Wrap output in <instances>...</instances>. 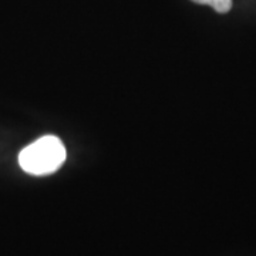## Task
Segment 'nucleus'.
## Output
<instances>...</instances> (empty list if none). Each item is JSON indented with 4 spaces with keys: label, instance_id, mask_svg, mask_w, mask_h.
Here are the masks:
<instances>
[{
    "label": "nucleus",
    "instance_id": "f257e3e1",
    "mask_svg": "<svg viewBox=\"0 0 256 256\" xmlns=\"http://www.w3.org/2000/svg\"><path fill=\"white\" fill-rule=\"evenodd\" d=\"M66 161L64 144L54 136H46L22 150L20 166L32 175H47L57 171Z\"/></svg>",
    "mask_w": 256,
    "mask_h": 256
},
{
    "label": "nucleus",
    "instance_id": "f03ea898",
    "mask_svg": "<svg viewBox=\"0 0 256 256\" xmlns=\"http://www.w3.org/2000/svg\"><path fill=\"white\" fill-rule=\"evenodd\" d=\"M200 4H206L215 9L218 13H226L232 8V0H192Z\"/></svg>",
    "mask_w": 256,
    "mask_h": 256
}]
</instances>
